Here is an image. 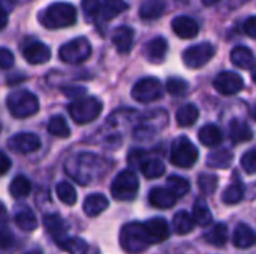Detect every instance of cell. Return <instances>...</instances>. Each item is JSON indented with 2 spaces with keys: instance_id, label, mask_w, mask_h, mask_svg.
I'll list each match as a JSON object with an SVG mask.
<instances>
[{
  "instance_id": "1",
  "label": "cell",
  "mask_w": 256,
  "mask_h": 254,
  "mask_svg": "<svg viewBox=\"0 0 256 254\" xmlns=\"http://www.w3.org/2000/svg\"><path fill=\"white\" fill-rule=\"evenodd\" d=\"M64 169L70 178H74L76 183L86 186V184H92L96 180L102 178L108 172L110 163L96 154L80 153V154L72 156L64 163Z\"/></svg>"
},
{
  "instance_id": "2",
  "label": "cell",
  "mask_w": 256,
  "mask_h": 254,
  "mask_svg": "<svg viewBox=\"0 0 256 254\" xmlns=\"http://www.w3.org/2000/svg\"><path fill=\"white\" fill-rule=\"evenodd\" d=\"M39 21L46 28H63L75 24L76 9L66 1H56L39 13Z\"/></svg>"
},
{
  "instance_id": "3",
  "label": "cell",
  "mask_w": 256,
  "mask_h": 254,
  "mask_svg": "<svg viewBox=\"0 0 256 254\" xmlns=\"http://www.w3.org/2000/svg\"><path fill=\"white\" fill-rule=\"evenodd\" d=\"M120 246L128 254H141L152 244L142 223H128L120 231Z\"/></svg>"
},
{
  "instance_id": "4",
  "label": "cell",
  "mask_w": 256,
  "mask_h": 254,
  "mask_svg": "<svg viewBox=\"0 0 256 254\" xmlns=\"http://www.w3.org/2000/svg\"><path fill=\"white\" fill-rule=\"evenodd\" d=\"M8 109L15 118H27L39 111L38 97L27 90H16L8 96Z\"/></svg>"
},
{
  "instance_id": "5",
  "label": "cell",
  "mask_w": 256,
  "mask_h": 254,
  "mask_svg": "<svg viewBox=\"0 0 256 254\" xmlns=\"http://www.w3.org/2000/svg\"><path fill=\"white\" fill-rule=\"evenodd\" d=\"M102 108L104 105L98 97H81V99H75L68 109L75 123L87 124L94 121L100 115Z\"/></svg>"
},
{
  "instance_id": "6",
  "label": "cell",
  "mask_w": 256,
  "mask_h": 254,
  "mask_svg": "<svg viewBox=\"0 0 256 254\" xmlns=\"http://www.w3.org/2000/svg\"><path fill=\"white\" fill-rule=\"evenodd\" d=\"M140 180L130 169H124L117 174L111 184V195L116 201H134L138 195Z\"/></svg>"
},
{
  "instance_id": "7",
  "label": "cell",
  "mask_w": 256,
  "mask_h": 254,
  "mask_svg": "<svg viewBox=\"0 0 256 254\" xmlns=\"http://www.w3.org/2000/svg\"><path fill=\"white\" fill-rule=\"evenodd\" d=\"M200 157L198 148L186 136H178L171 145V163L178 168H192Z\"/></svg>"
},
{
  "instance_id": "8",
  "label": "cell",
  "mask_w": 256,
  "mask_h": 254,
  "mask_svg": "<svg viewBox=\"0 0 256 254\" xmlns=\"http://www.w3.org/2000/svg\"><path fill=\"white\" fill-rule=\"evenodd\" d=\"M92 55V45L86 37H76L64 43L60 51L58 57L62 61L69 64H80L86 61Z\"/></svg>"
},
{
  "instance_id": "9",
  "label": "cell",
  "mask_w": 256,
  "mask_h": 254,
  "mask_svg": "<svg viewBox=\"0 0 256 254\" xmlns=\"http://www.w3.org/2000/svg\"><path fill=\"white\" fill-rule=\"evenodd\" d=\"M164 96V87L156 78H142L132 87V97L140 103H150Z\"/></svg>"
},
{
  "instance_id": "10",
  "label": "cell",
  "mask_w": 256,
  "mask_h": 254,
  "mask_svg": "<svg viewBox=\"0 0 256 254\" xmlns=\"http://www.w3.org/2000/svg\"><path fill=\"white\" fill-rule=\"evenodd\" d=\"M214 46L208 42H202L194 46H189L183 54V61L189 69H200L206 66L214 57Z\"/></svg>"
},
{
  "instance_id": "11",
  "label": "cell",
  "mask_w": 256,
  "mask_h": 254,
  "mask_svg": "<svg viewBox=\"0 0 256 254\" xmlns=\"http://www.w3.org/2000/svg\"><path fill=\"white\" fill-rule=\"evenodd\" d=\"M216 91H219L224 96H231V94H237L244 88V81L242 78V75L236 73V72H222L214 78L213 82Z\"/></svg>"
},
{
  "instance_id": "12",
  "label": "cell",
  "mask_w": 256,
  "mask_h": 254,
  "mask_svg": "<svg viewBox=\"0 0 256 254\" xmlns=\"http://www.w3.org/2000/svg\"><path fill=\"white\" fill-rule=\"evenodd\" d=\"M8 147L15 153L30 154L40 148V139L34 133L22 132V133H16V135L10 136L8 141Z\"/></svg>"
},
{
  "instance_id": "13",
  "label": "cell",
  "mask_w": 256,
  "mask_h": 254,
  "mask_svg": "<svg viewBox=\"0 0 256 254\" xmlns=\"http://www.w3.org/2000/svg\"><path fill=\"white\" fill-rule=\"evenodd\" d=\"M144 229L147 232V237L150 240V244H159L164 243L170 238L171 235V229L170 225L165 219L162 217H153L148 222L142 223Z\"/></svg>"
},
{
  "instance_id": "14",
  "label": "cell",
  "mask_w": 256,
  "mask_h": 254,
  "mask_svg": "<svg viewBox=\"0 0 256 254\" xmlns=\"http://www.w3.org/2000/svg\"><path fill=\"white\" fill-rule=\"evenodd\" d=\"M22 55L30 64H44L51 58V49L45 43L33 40L24 46Z\"/></svg>"
},
{
  "instance_id": "15",
  "label": "cell",
  "mask_w": 256,
  "mask_h": 254,
  "mask_svg": "<svg viewBox=\"0 0 256 254\" xmlns=\"http://www.w3.org/2000/svg\"><path fill=\"white\" fill-rule=\"evenodd\" d=\"M141 151H136V156L140 159H136V163L140 165V169L142 172V175L148 180H154L159 178L160 175H164L165 172V165L160 159L158 157H147L146 154L142 156L144 159H141Z\"/></svg>"
},
{
  "instance_id": "16",
  "label": "cell",
  "mask_w": 256,
  "mask_h": 254,
  "mask_svg": "<svg viewBox=\"0 0 256 254\" xmlns=\"http://www.w3.org/2000/svg\"><path fill=\"white\" fill-rule=\"evenodd\" d=\"M171 27L174 33L182 39H192L200 33V25L196 24V21L184 15L176 16L171 22Z\"/></svg>"
},
{
  "instance_id": "17",
  "label": "cell",
  "mask_w": 256,
  "mask_h": 254,
  "mask_svg": "<svg viewBox=\"0 0 256 254\" xmlns=\"http://www.w3.org/2000/svg\"><path fill=\"white\" fill-rule=\"evenodd\" d=\"M44 226L45 231L52 237V240L56 243H60L62 240H64L68 237V223L58 216V214H50L44 219Z\"/></svg>"
},
{
  "instance_id": "18",
  "label": "cell",
  "mask_w": 256,
  "mask_h": 254,
  "mask_svg": "<svg viewBox=\"0 0 256 254\" xmlns=\"http://www.w3.org/2000/svg\"><path fill=\"white\" fill-rule=\"evenodd\" d=\"M14 222L24 232H33L38 229V219L27 205H18L15 208Z\"/></svg>"
},
{
  "instance_id": "19",
  "label": "cell",
  "mask_w": 256,
  "mask_h": 254,
  "mask_svg": "<svg viewBox=\"0 0 256 254\" xmlns=\"http://www.w3.org/2000/svg\"><path fill=\"white\" fill-rule=\"evenodd\" d=\"M111 39L120 54H128L134 45V30L128 25H120L112 31Z\"/></svg>"
},
{
  "instance_id": "20",
  "label": "cell",
  "mask_w": 256,
  "mask_h": 254,
  "mask_svg": "<svg viewBox=\"0 0 256 254\" xmlns=\"http://www.w3.org/2000/svg\"><path fill=\"white\" fill-rule=\"evenodd\" d=\"M148 201L154 208H160V210H168L172 208L177 202V196L170 190V189H164V187H154L150 195H148Z\"/></svg>"
},
{
  "instance_id": "21",
  "label": "cell",
  "mask_w": 256,
  "mask_h": 254,
  "mask_svg": "<svg viewBox=\"0 0 256 254\" xmlns=\"http://www.w3.org/2000/svg\"><path fill=\"white\" fill-rule=\"evenodd\" d=\"M166 52H168V42L162 36L152 39L146 45V57L152 63H162L166 57Z\"/></svg>"
},
{
  "instance_id": "22",
  "label": "cell",
  "mask_w": 256,
  "mask_h": 254,
  "mask_svg": "<svg viewBox=\"0 0 256 254\" xmlns=\"http://www.w3.org/2000/svg\"><path fill=\"white\" fill-rule=\"evenodd\" d=\"M108 207H110L108 199L104 195H100V193H93V195L87 196L84 204H82V210H84V213L88 217H98Z\"/></svg>"
},
{
  "instance_id": "23",
  "label": "cell",
  "mask_w": 256,
  "mask_h": 254,
  "mask_svg": "<svg viewBox=\"0 0 256 254\" xmlns=\"http://www.w3.org/2000/svg\"><path fill=\"white\" fill-rule=\"evenodd\" d=\"M234 246L238 249H250L255 244V234L254 229L244 223H240L234 231Z\"/></svg>"
},
{
  "instance_id": "24",
  "label": "cell",
  "mask_w": 256,
  "mask_h": 254,
  "mask_svg": "<svg viewBox=\"0 0 256 254\" xmlns=\"http://www.w3.org/2000/svg\"><path fill=\"white\" fill-rule=\"evenodd\" d=\"M230 138L232 142L240 144V142H248L254 138L252 129L242 120H232L230 124Z\"/></svg>"
},
{
  "instance_id": "25",
  "label": "cell",
  "mask_w": 256,
  "mask_h": 254,
  "mask_svg": "<svg viewBox=\"0 0 256 254\" xmlns=\"http://www.w3.org/2000/svg\"><path fill=\"white\" fill-rule=\"evenodd\" d=\"M200 142L206 147H216L222 142V132L216 124H206L198 133Z\"/></svg>"
},
{
  "instance_id": "26",
  "label": "cell",
  "mask_w": 256,
  "mask_h": 254,
  "mask_svg": "<svg viewBox=\"0 0 256 254\" xmlns=\"http://www.w3.org/2000/svg\"><path fill=\"white\" fill-rule=\"evenodd\" d=\"M166 7V0H146L140 7V16L142 19L159 18Z\"/></svg>"
},
{
  "instance_id": "27",
  "label": "cell",
  "mask_w": 256,
  "mask_h": 254,
  "mask_svg": "<svg viewBox=\"0 0 256 254\" xmlns=\"http://www.w3.org/2000/svg\"><path fill=\"white\" fill-rule=\"evenodd\" d=\"M232 160H234L232 153L230 150L220 148V150H216V151L208 154L207 165L210 168H214V169H228L231 166Z\"/></svg>"
},
{
  "instance_id": "28",
  "label": "cell",
  "mask_w": 256,
  "mask_h": 254,
  "mask_svg": "<svg viewBox=\"0 0 256 254\" xmlns=\"http://www.w3.org/2000/svg\"><path fill=\"white\" fill-rule=\"evenodd\" d=\"M200 117V109L194 105V103H186L183 105L177 114H176V120H177V124L180 127H188V126H192Z\"/></svg>"
},
{
  "instance_id": "29",
  "label": "cell",
  "mask_w": 256,
  "mask_h": 254,
  "mask_svg": "<svg viewBox=\"0 0 256 254\" xmlns=\"http://www.w3.org/2000/svg\"><path fill=\"white\" fill-rule=\"evenodd\" d=\"M194 222L201 226V228H207L213 223V216L212 211L208 208V205L206 204L204 199H198L194 205Z\"/></svg>"
},
{
  "instance_id": "30",
  "label": "cell",
  "mask_w": 256,
  "mask_h": 254,
  "mask_svg": "<svg viewBox=\"0 0 256 254\" xmlns=\"http://www.w3.org/2000/svg\"><path fill=\"white\" fill-rule=\"evenodd\" d=\"M32 192V183L28 181L27 177L24 175H18L15 177L10 184H9V193L12 198L15 199H22V198H27Z\"/></svg>"
},
{
  "instance_id": "31",
  "label": "cell",
  "mask_w": 256,
  "mask_h": 254,
  "mask_svg": "<svg viewBox=\"0 0 256 254\" xmlns=\"http://www.w3.org/2000/svg\"><path fill=\"white\" fill-rule=\"evenodd\" d=\"M172 228L178 235H188L195 228L194 217L188 211H178L172 219Z\"/></svg>"
},
{
  "instance_id": "32",
  "label": "cell",
  "mask_w": 256,
  "mask_h": 254,
  "mask_svg": "<svg viewBox=\"0 0 256 254\" xmlns=\"http://www.w3.org/2000/svg\"><path fill=\"white\" fill-rule=\"evenodd\" d=\"M231 60L237 67L249 69L254 67V52L248 46H236L231 52Z\"/></svg>"
},
{
  "instance_id": "33",
  "label": "cell",
  "mask_w": 256,
  "mask_h": 254,
  "mask_svg": "<svg viewBox=\"0 0 256 254\" xmlns=\"http://www.w3.org/2000/svg\"><path fill=\"white\" fill-rule=\"evenodd\" d=\"M204 240L214 246V247H224L228 241V228L224 223H218L216 226H213L206 235Z\"/></svg>"
},
{
  "instance_id": "34",
  "label": "cell",
  "mask_w": 256,
  "mask_h": 254,
  "mask_svg": "<svg viewBox=\"0 0 256 254\" xmlns=\"http://www.w3.org/2000/svg\"><path fill=\"white\" fill-rule=\"evenodd\" d=\"M126 9H128V3L124 0H102L100 4V13L104 19H112Z\"/></svg>"
},
{
  "instance_id": "35",
  "label": "cell",
  "mask_w": 256,
  "mask_h": 254,
  "mask_svg": "<svg viewBox=\"0 0 256 254\" xmlns=\"http://www.w3.org/2000/svg\"><path fill=\"white\" fill-rule=\"evenodd\" d=\"M66 253L69 254H87L88 253V244L82 240V238H78V237H74V238H64L62 240L60 243H57Z\"/></svg>"
},
{
  "instance_id": "36",
  "label": "cell",
  "mask_w": 256,
  "mask_h": 254,
  "mask_svg": "<svg viewBox=\"0 0 256 254\" xmlns=\"http://www.w3.org/2000/svg\"><path fill=\"white\" fill-rule=\"evenodd\" d=\"M48 132L57 138H68L70 135V129L62 115H54L48 121Z\"/></svg>"
},
{
  "instance_id": "37",
  "label": "cell",
  "mask_w": 256,
  "mask_h": 254,
  "mask_svg": "<svg viewBox=\"0 0 256 254\" xmlns=\"http://www.w3.org/2000/svg\"><path fill=\"white\" fill-rule=\"evenodd\" d=\"M166 189H170L177 198H180V196H184V195H188L189 193V190H190V183L186 180V178H183V177H178V175H172V177H170L168 180H166Z\"/></svg>"
},
{
  "instance_id": "38",
  "label": "cell",
  "mask_w": 256,
  "mask_h": 254,
  "mask_svg": "<svg viewBox=\"0 0 256 254\" xmlns=\"http://www.w3.org/2000/svg\"><path fill=\"white\" fill-rule=\"evenodd\" d=\"M56 193H57V198L64 204V205H75L76 204V192L75 189L72 187V184L66 183V181H62L57 184L56 187Z\"/></svg>"
},
{
  "instance_id": "39",
  "label": "cell",
  "mask_w": 256,
  "mask_h": 254,
  "mask_svg": "<svg viewBox=\"0 0 256 254\" xmlns=\"http://www.w3.org/2000/svg\"><path fill=\"white\" fill-rule=\"evenodd\" d=\"M243 198H244V187L242 183L231 184L228 189H225V192L222 195V201L226 205H236V204L242 202Z\"/></svg>"
},
{
  "instance_id": "40",
  "label": "cell",
  "mask_w": 256,
  "mask_h": 254,
  "mask_svg": "<svg viewBox=\"0 0 256 254\" xmlns=\"http://www.w3.org/2000/svg\"><path fill=\"white\" fill-rule=\"evenodd\" d=\"M166 90L168 93H171L172 96H183L188 93L189 85L184 79L182 78H170L166 81Z\"/></svg>"
},
{
  "instance_id": "41",
  "label": "cell",
  "mask_w": 256,
  "mask_h": 254,
  "mask_svg": "<svg viewBox=\"0 0 256 254\" xmlns=\"http://www.w3.org/2000/svg\"><path fill=\"white\" fill-rule=\"evenodd\" d=\"M81 7L86 15V19L93 21L100 13V0H82Z\"/></svg>"
},
{
  "instance_id": "42",
  "label": "cell",
  "mask_w": 256,
  "mask_h": 254,
  "mask_svg": "<svg viewBox=\"0 0 256 254\" xmlns=\"http://www.w3.org/2000/svg\"><path fill=\"white\" fill-rule=\"evenodd\" d=\"M200 187L206 195H212L218 187V177L212 174H202L200 177Z\"/></svg>"
},
{
  "instance_id": "43",
  "label": "cell",
  "mask_w": 256,
  "mask_h": 254,
  "mask_svg": "<svg viewBox=\"0 0 256 254\" xmlns=\"http://www.w3.org/2000/svg\"><path fill=\"white\" fill-rule=\"evenodd\" d=\"M242 166L243 169L249 174V175H254L256 172V151L252 148L249 150L248 153L243 154L242 157Z\"/></svg>"
},
{
  "instance_id": "44",
  "label": "cell",
  "mask_w": 256,
  "mask_h": 254,
  "mask_svg": "<svg viewBox=\"0 0 256 254\" xmlns=\"http://www.w3.org/2000/svg\"><path fill=\"white\" fill-rule=\"evenodd\" d=\"M15 63L14 54L8 48H0V69H10Z\"/></svg>"
},
{
  "instance_id": "45",
  "label": "cell",
  "mask_w": 256,
  "mask_h": 254,
  "mask_svg": "<svg viewBox=\"0 0 256 254\" xmlns=\"http://www.w3.org/2000/svg\"><path fill=\"white\" fill-rule=\"evenodd\" d=\"M14 244V234L8 228H0V249H9Z\"/></svg>"
},
{
  "instance_id": "46",
  "label": "cell",
  "mask_w": 256,
  "mask_h": 254,
  "mask_svg": "<svg viewBox=\"0 0 256 254\" xmlns=\"http://www.w3.org/2000/svg\"><path fill=\"white\" fill-rule=\"evenodd\" d=\"M244 33L249 36V37H255L256 36V18L255 16H249L246 21H244Z\"/></svg>"
},
{
  "instance_id": "47",
  "label": "cell",
  "mask_w": 256,
  "mask_h": 254,
  "mask_svg": "<svg viewBox=\"0 0 256 254\" xmlns=\"http://www.w3.org/2000/svg\"><path fill=\"white\" fill-rule=\"evenodd\" d=\"M63 93H64L68 97L76 99V97H81V96L86 93V88H84V87H75V85H72V87L63 88Z\"/></svg>"
},
{
  "instance_id": "48",
  "label": "cell",
  "mask_w": 256,
  "mask_h": 254,
  "mask_svg": "<svg viewBox=\"0 0 256 254\" xmlns=\"http://www.w3.org/2000/svg\"><path fill=\"white\" fill-rule=\"evenodd\" d=\"M10 159L3 151H0V175H4L10 169Z\"/></svg>"
},
{
  "instance_id": "49",
  "label": "cell",
  "mask_w": 256,
  "mask_h": 254,
  "mask_svg": "<svg viewBox=\"0 0 256 254\" xmlns=\"http://www.w3.org/2000/svg\"><path fill=\"white\" fill-rule=\"evenodd\" d=\"M8 24V10H4L2 6H0V30Z\"/></svg>"
},
{
  "instance_id": "50",
  "label": "cell",
  "mask_w": 256,
  "mask_h": 254,
  "mask_svg": "<svg viewBox=\"0 0 256 254\" xmlns=\"http://www.w3.org/2000/svg\"><path fill=\"white\" fill-rule=\"evenodd\" d=\"M8 220V211H6V207L0 202V223H6Z\"/></svg>"
},
{
  "instance_id": "51",
  "label": "cell",
  "mask_w": 256,
  "mask_h": 254,
  "mask_svg": "<svg viewBox=\"0 0 256 254\" xmlns=\"http://www.w3.org/2000/svg\"><path fill=\"white\" fill-rule=\"evenodd\" d=\"M218 1H220V0H202V3H204L206 6H213V4H216Z\"/></svg>"
},
{
  "instance_id": "52",
  "label": "cell",
  "mask_w": 256,
  "mask_h": 254,
  "mask_svg": "<svg viewBox=\"0 0 256 254\" xmlns=\"http://www.w3.org/2000/svg\"><path fill=\"white\" fill-rule=\"evenodd\" d=\"M26 254H42L40 252H38V250H33V252H28V253Z\"/></svg>"
}]
</instances>
